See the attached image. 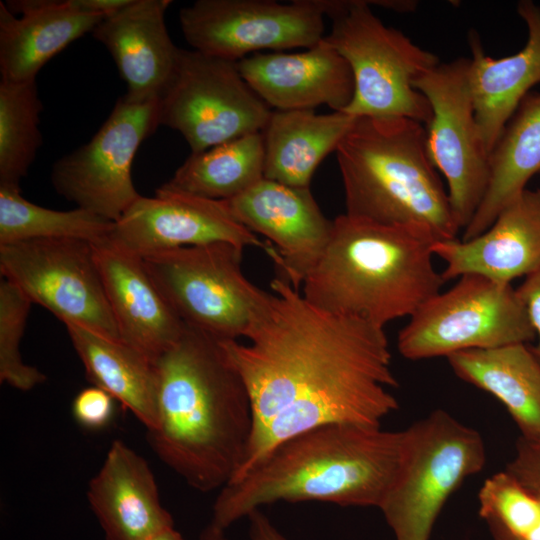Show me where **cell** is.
Segmentation results:
<instances>
[{
    "mask_svg": "<svg viewBox=\"0 0 540 540\" xmlns=\"http://www.w3.org/2000/svg\"><path fill=\"white\" fill-rule=\"evenodd\" d=\"M200 540H228L225 536V530L220 529L213 524L204 528L200 535Z\"/></svg>",
    "mask_w": 540,
    "mask_h": 540,
    "instance_id": "obj_37",
    "label": "cell"
},
{
    "mask_svg": "<svg viewBox=\"0 0 540 540\" xmlns=\"http://www.w3.org/2000/svg\"><path fill=\"white\" fill-rule=\"evenodd\" d=\"M114 398L97 386L81 390L73 400L72 412L83 427L98 430L106 427L114 416Z\"/></svg>",
    "mask_w": 540,
    "mask_h": 540,
    "instance_id": "obj_33",
    "label": "cell"
},
{
    "mask_svg": "<svg viewBox=\"0 0 540 540\" xmlns=\"http://www.w3.org/2000/svg\"><path fill=\"white\" fill-rule=\"evenodd\" d=\"M148 540H185L182 535L177 532L174 527L164 529Z\"/></svg>",
    "mask_w": 540,
    "mask_h": 540,
    "instance_id": "obj_38",
    "label": "cell"
},
{
    "mask_svg": "<svg viewBox=\"0 0 540 540\" xmlns=\"http://www.w3.org/2000/svg\"><path fill=\"white\" fill-rule=\"evenodd\" d=\"M144 257L150 254L217 242L257 247L277 266L281 257L269 241L240 223L223 200L159 187L152 197L140 196L114 222L106 239Z\"/></svg>",
    "mask_w": 540,
    "mask_h": 540,
    "instance_id": "obj_15",
    "label": "cell"
},
{
    "mask_svg": "<svg viewBox=\"0 0 540 540\" xmlns=\"http://www.w3.org/2000/svg\"><path fill=\"white\" fill-rule=\"evenodd\" d=\"M336 157L346 214L421 231L435 241L460 227L426 145V127L409 118H356Z\"/></svg>",
    "mask_w": 540,
    "mask_h": 540,
    "instance_id": "obj_5",
    "label": "cell"
},
{
    "mask_svg": "<svg viewBox=\"0 0 540 540\" xmlns=\"http://www.w3.org/2000/svg\"><path fill=\"white\" fill-rule=\"evenodd\" d=\"M516 291L527 310L536 333L537 344L531 350L540 362V269L525 277Z\"/></svg>",
    "mask_w": 540,
    "mask_h": 540,
    "instance_id": "obj_35",
    "label": "cell"
},
{
    "mask_svg": "<svg viewBox=\"0 0 540 540\" xmlns=\"http://www.w3.org/2000/svg\"><path fill=\"white\" fill-rule=\"evenodd\" d=\"M404 446V430L381 427L332 423L296 434L220 490L211 524L225 530L280 501L379 508L396 479Z\"/></svg>",
    "mask_w": 540,
    "mask_h": 540,
    "instance_id": "obj_3",
    "label": "cell"
},
{
    "mask_svg": "<svg viewBox=\"0 0 540 540\" xmlns=\"http://www.w3.org/2000/svg\"><path fill=\"white\" fill-rule=\"evenodd\" d=\"M237 66L253 91L276 110H314L327 105L343 112L354 95L348 63L324 38L299 53L251 54Z\"/></svg>",
    "mask_w": 540,
    "mask_h": 540,
    "instance_id": "obj_17",
    "label": "cell"
},
{
    "mask_svg": "<svg viewBox=\"0 0 540 540\" xmlns=\"http://www.w3.org/2000/svg\"><path fill=\"white\" fill-rule=\"evenodd\" d=\"M155 365L153 450L192 488L222 489L240 469L254 431L244 381L219 340L187 326Z\"/></svg>",
    "mask_w": 540,
    "mask_h": 540,
    "instance_id": "obj_2",
    "label": "cell"
},
{
    "mask_svg": "<svg viewBox=\"0 0 540 540\" xmlns=\"http://www.w3.org/2000/svg\"><path fill=\"white\" fill-rule=\"evenodd\" d=\"M528 491L540 496V441L519 438L515 456L506 469Z\"/></svg>",
    "mask_w": 540,
    "mask_h": 540,
    "instance_id": "obj_34",
    "label": "cell"
},
{
    "mask_svg": "<svg viewBox=\"0 0 540 540\" xmlns=\"http://www.w3.org/2000/svg\"><path fill=\"white\" fill-rule=\"evenodd\" d=\"M93 248L121 340L156 361L186 325L151 279L142 257L107 240Z\"/></svg>",
    "mask_w": 540,
    "mask_h": 540,
    "instance_id": "obj_19",
    "label": "cell"
},
{
    "mask_svg": "<svg viewBox=\"0 0 540 540\" xmlns=\"http://www.w3.org/2000/svg\"><path fill=\"white\" fill-rule=\"evenodd\" d=\"M89 381L117 400L146 427L157 426L155 361L122 340L65 325Z\"/></svg>",
    "mask_w": 540,
    "mask_h": 540,
    "instance_id": "obj_26",
    "label": "cell"
},
{
    "mask_svg": "<svg viewBox=\"0 0 540 540\" xmlns=\"http://www.w3.org/2000/svg\"><path fill=\"white\" fill-rule=\"evenodd\" d=\"M87 497L105 540H148L174 527L149 465L121 440L111 444Z\"/></svg>",
    "mask_w": 540,
    "mask_h": 540,
    "instance_id": "obj_22",
    "label": "cell"
},
{
    "mask_svg": "<svg viewBox=\"0 0 540 540\" xmlns=\"http://www.w3.org/2000/svg\"><path fill=\"white\" fill-rule=\"evenodd\" d=\"M404 431L402 462L379 509L395 540H429L450 495L483 468L485 445L479 432L441 409Z\"/></svg>",
    "mask_w": 540,
    "mask_h": 540,
    "instance_id": "obj_7",
    "label": "cell"
},
{
    "mask_svg": "<svg viewBox=\"0 0 540 540\" xmlns=\"http://www.w3.org/2000/svg\"><path fill=\"white\" fill-rule=\"evenodd\" d=\"M432 252L446 266L445 281L478 274L511 284L540 269V189H525L480 235L462 241H436Z\"/></svg>",
    "mask_w": 540,
    "mask_h": 540,
    "instance_id": "obj_18",
    "label": "cell"
},
{
    "mask_svg": "<svg viewBox=\"0 0 540 540\" xmlns=\"http://www.w3.org/2000/svg\"><path fill=\"white\" fill-rule=\"evenodd\" d=\"M409 318L397 338L398 351L409 360L527 344L536 338L516 289L478 274L460 276Z\"/></svg>",
    "mask_w": 540,
    "mask_h": 540,
    "instance_id": "obj_9",
    "label": "cell"
},
{
    "mask_svg": "<svg viewBox=\"0 0 540 540\" xmlns=\"http://www.w3.org/2000/svg\"><path fill=\"white\" fill-rule=\"evenodd\" d=\"M323 3L332 19L324 39L346 60L354 80L352 101L343 112L356 118H409L426 126L432 109L414 82L437 66L439 58L386 26L369 1Z\"/></svg>",
    "mask_w": 540,
    "mask_h": 540,
    "instance_id": "obj_6",
    "label": "cell"
},
{
    "mask_svg": "<svg viewBox=\"0 0 540 540\" xmlns=\"http://www.w3.org/2000/svg\"><path fill=\"white\" fill-rule=\"evenodd\" d=\"M322 0H197L179 12L188 44L238 62L260 50L311 48L324 38Z\"/></svg>",
    "mask_w": 540,
    "mask_h": 540,
    "instance_id": "obj_14",
    "label": "cell"
},
{
    "mask_svg": "<svg viewBox=\"0 0 540 540\" xmlns=\"http://www.w3.org/2000/svg\"><path fill=\"white\" fill-rule=\"evenodd\" d=\"M243 248L217 242L142 257L151 279L190 328L217 340L246 337L270 301L241 268Z\"/></svg>",
    "mask_w": 540,
    "mask_h": 540,
    "instance_id": "obj_8",
    "label": "cell"
},
{
    "mask_svg": "<svg viewBox=\"0 0 540 540\" xmlns=\"http://www.w3.org/2000/svg\"><path fill=\"white\" fill-rule=\"evenodd\" d=\"M469 67L467 57L440 62L414 82L432 109L425 126L427 151L447 181L451 207L463 230L483 200L490 177L489 154L469 88Z\"/></svg>",
    "mask_w": 540,
    "mask_h": 540,
    "instance_id": "obj_13",
    "label": "cell"
},
{
    "mask_svg": "<svg viewBox=\"0 0 540 540\" xmlns=\"http://www.w3.org/2000/svg\"><path fill=\"white\" fill-rule=\"evenodd\" d=\"M158 126V99L138 101L125 94L89 142L55 162L54 189L78 208L116 222L141 196L132 164Z\"/></svg>",
    "mask_w": 540,
    "mask_h": 540,
    "instance_id": "obj_12",
    "label": "cell"
},
{
    "mask_svg": "<svg viewBox=\"0 0 540 540\" xmlns=\"http://www.w3.org/2000/svg\"><path fill=\"white\" fill-rule=\"evenodd\" d=\"M223 201L240 223L268 238L281 257L277 276L299 290L323 256L333 229V220L324 216L310 188L263 178Z\"/></svg>",
    "mask_w": 540,
    "mask_h": 540,
    "instance_id": "obj_16",
    "label": "cell"
},
{
    "mask_svg": "<svg viewBox=\"0 0 540 540\" xmlns=\"http://www.w3.org/2000/svg\"><path fill=\"white\" fill-rule=\"evenodd\" d=\"M31 300L13 283L0 281V381L20 391H29L46 381L37 368L23 362L21 338Z\"/></svg>",
    "mask_w": 540,
    "mask_h": 540,
    "instance_id": "obj_32",
    "label": "cell"
},
{
    "mask_svg": "<svg viewBox=\"0 0 540 540\" xmlns=\"http://www.w3.org/2000/svg\"><path fill=\"white\" fill-rule=\"evenodd\" d=\"M105 18L79 0L0 2V72L9 81L35 80L41 68Z\"/></svg>",
    "mask_w": 540,
    "mask_h": 540,
    "instance_id": "obj_21",
    "label": "cell"
},
{
    "mask_svg": "<svg viewBox=\"0 0 540 540\" xmlns=\"http://www.w3.org/2000/svg\"><path fill=\"white\" fill-rule=\"evenodd\" d=\"M356 117L341 111L275 110L262 131L264 178L309 187L311 178L352 128Z\"/></svg>",
    "mask_w": 540,
    "mask_h": 540,
    "instance_id": "obj_24",
    "label": "cell"
},
{
    "mask_svg": "<svg viewBox=\"0 0 540 540\" xmlns=\"http://www.w3.org/2000/svg\"><path fill=\"white\" fill-rule=\"evenodd\" d=\"M114 222L81 208L59 211L26 200L20 186L0 185V245L70 238L98 243Z\"/></svg>",
    "mask_w": 540,
    "mask_h": 540,
    "instance_id": "obj_29",
    "label": "cell"
},
{
    "mask_svg": "<svg viewBox=\"0 0 540 540\" xmlns=\"http://www.w3.org/2000/svg\"><path fill=\"white\" fill-rule=\"evenodd\" d=\"M170 0H129L92 31L111 54L127 84L126 95L138 101L159 99L178 60L180 48L167 31Z\"/></svg>",
    "mask_w": 540,
    "mask_h": 540,
    "instance_id": "obj_20",
    "label": "cell"
},
{
    "mask_svg": "<svg viewBox=\"0 0 540 540\" xmlns=\"http://www.w3.org/2000/svg\"><path fill=\"white\" fill-rule=\"evenodd\" d=\"M247 517L250 522V540H287L260 509L254 510Z\"/></svg>",
    "mask_w": 540,
    "mask_h": 540,
    "instance_id": "obj_36",
    "label": "cell"
},
{
    "mask_svg": "<svg viewBox=\"0 0 540 540\" xmlns=\"http://www.w3.org/2000/svg\"><path fill=\"white\" fill-rule=\"evenodd\" d=\"M517 13L526 25L527 41L513 55L492 58L485 54L478 34L469 35V88L488 154L530 89L540 83V6L522 0Z\"/></svg>",
    "mask_w": 540,
    "mask_h": 540,
    "instance_id": "obj_23",
    "label": "cell"
},
{
    "mask_svg": "<svg viewBox=\"0 0 540 540\" xmlns=\"http://www.w3.org/2000/svg\"><path fill=\"white\" fill-rule=\"evenodd\" d=\"M35 80L0 82V185L20 186L43 143Z\"/></svg>",
    "mask_w": 540,
    "mask_h": 540,
    "instance_id": "obj_30",
    "label": "cell"
},
{
    "mask_svg": "<svg viewBox=\"0 0 540 540\" xmlns=\"http://www.w3.org/2000/svg\"><path fill=\"white\" fill-rule=\"evenodd\" d=\"M0 272L65 325L121 340L93 243L58 238L0 245Z\"/></svg>",
    "mask_w": 540,
    "mask_h": 540,
    "instance_id": "obj_11",
    "label": "cell"
},
{
    "mask_svg": "<svg viewBox=\"0 0 540 540\" xmlns=\"http://www.w3.org/2000/svg\"><path fill=\"white\" fill-rule=\"evenodd\" d=\"M478 501L496 540H523L540 521V497L506 470L485 480Z\"/></svg>",
    "mask_w": 540,
    "mask_h": 540,
    "instance_id": "obj_31",
    "label": "cell"
},
{
    "mask_svg": "<svg viewBox=\"0 0 540 540\" xmlns=\"http://www.w3.org/2000/svg\"><path fill=\"white\" fill-rule=\"evenodd\" d=\"M434 242L413 228L339 215L302 295L321 310L384 328L410 317L446 282L433 264Z\"/></svg>",
    "mask_w": 540,
    "mask_h": 540,
    "instance_id": "obj_4",
    "label": "cell"
},
{
    "mask_svg": "<svg viewBox=\"0 0 540 540\" xmlns=\"http://www.w3.org/2000/svg\"><path fill=\"white\" fill-rule=\"evenodd\" d=\"M271 113L237 62L181 48L158 99L159 125L178 131L191 153L262 132Z\"/></svg>",
    "mask_w": 540,
    "mask_h": 540,
    "instance_id": "obj_10",
    "label": "cell"
},
{
    "mask_svg": "<svg viewBox=\"0 0 540 540\" xmlns=\"http://www.w3.org/2000/svg\"><path fill=\"white\" fill-rule=\"evenodd\" d=\"M270 285L249 342L219 340L247 387L255 421L231 482L296 434L332 423L381 427L399 408L383 327L321 310L281 277Z\"/></svg>",
    "mask_w": 540,
    "mask_h": 540,
    "instance_id": "obj_1",
    "label": "cell"
},
{
    "mask_svg": "<svg viewBox=\"0 0 540 540\" xmlns=\"http://www.w3.org/2000/svg\"><path fill=\"white\" fill-rule=\"evenodd\" d=\"M447 359L456 376L505 406L522 438L540 441V362L527 344L464 350Z\"/></svg>",
    "mask_w": 540,
    "mask_h": 540,
    "instance_id": "obj_25",
    "label": "cell"
},
{
    "mask_svg": "<svg viewBox=\"0 0 540 540\" xmlns=\"http://www.w3.org/2000/svg\"><path fill=\"white\" fill-rule=\"evenodd\" d=\"M486 193L462 241L486 231L499 213L540 173V93H529L506 124L489 154Z\"/></svg>",
    "mask_w": 540,
    "mask_h": 540,
    "instance_id": "obj_27",
    "label": "cell"
},
{
    "mask_svg": "<svg viewBox=\"0 0 540 540\" xmlns=\"http://www.w3.org/2000/svg\"><path fill=\"white\" fill-rule=\"evenodd\" d=\"M264 178L262 132L191 153L162 187L213 200H228Z\"/></svg>",
    "mask_w": 540,
    "mask_h": 540,
    "instance_id": "obj_28",
    "label": "cell"
}]
</instances>
